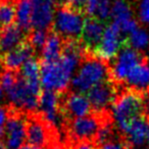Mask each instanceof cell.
I'll return each instance as SVG.
<instances>
[{
  "instance_id": "obj_38",
  "label": "cell",
  "mask_w": 149,
  "mask_h": 149,
  "mask_svg": "<svg viewBox=\"0 0 149 149\" xmlns=\"http://www.w3.org/2000/svg\"><path fill=\"white\" fill-rule=\"evenodd\" d=\"M147 145H148V149H149V139H148V142H147Z\"/></svg>"
},
{
  "instance_id": "obj_30",
  "label": "cell",
  "mask_w": 149,
  "mask_h": 149,
  "mask_svg": "<svg viewBox=\"0 0 149 149\" xmlns=\"http://www.w3.org/2000/svg\"><path fill=\"white\" fill-rule=\"evenodd\" d=\"M138 19L144 25H149V0H140L138 5Z\"/></svg>"
},
{
  "instance_id": "obj_22",
  "label": "cell",
  "mask_w": 149,
  "mask_h": 149,
  "mask_svg": "<svg viewBox=\"0 0 149 149\" xmlns=\"http://www.w3.org/2000/svg\"><path fill=\"white\" fill-rule=\"evenodd\" d=\"M15 23L24 32L33 28V6L31 0H17L15 5Z\"/></svg>"
},
{
  "instance_id": "obj_29",
  "label": "cell",
  "mask_w": 149,
  "mask_h": 149,
  "mask_svg": "<svg viewBox=\"0 0 149 149\" xmlns=\"http://www.w3.org/2000/svg\"><path fill=\"white\" fill-rule=\"evenodd\" d=\"M112 1H113V0H99V2H98L97 13H96V19L103 22V21H105L106 19L110 17Z\"/></svg>"
},
{
  "instance_id": "obj_20",
  "label": "cell",
  "mask_w": 149,
  "mask_h": 149,
  "mask_svg": "<svg viewBox=\"0 0 149 149\" xmlns=\"http://www.w3.org/2000/svg\"><path fill=\"white\" fill-rule=\"evenodd\" d=\"M125 83L136 91L149 89V62L144 60L138 64L130 72Z\"/></svg>"
},
{
  "instance_id": "obj_19",
  "label": "cell",
  "mask_w": 149,
  "mask_h": 149,
  "mask_svg": "<svg viewBox=\"0 0 149 149\" xmlns=\"http://www.w3.org/2000/svg\"><path fill=\"white\" fill-rule=\"evenodd\" d=\"M25 38V32L17 25L10 26L0 33V52L8 53L22 45Z\"/></svg>"
},
{
  "instance_id": "obj_1",
  "label": "cell",
  "mask_w": 149,
  "mask_h": 149,
  "mask_svg": "<svg viewBox=\"0 0 149 149\" xmlns=\"http://www.w3.org/2000/svg\"><path fill=\"white\" fill-rule=\"evenodd\" d=\"M82 52L74 42L64 46L59 59L41 63V85L44 90L53 92L64 91L72 84V78L81 64Z\"/></svg>"
},
{
  "instance_id": "obj_33",
  "label": "cell",
  "mask_w": 149,
  "mask_h": 149,
  "mask_svg": "<svg viewBox=\"0 0 149 149\" xmlns=\"http://www.w3.org/2000/svg\"><path fill=\"white\" fill-rule=\"evenodd\" d=\"M9 116L7 110L5 109L4 107H1L0 106V137L3 136V132H4V128L5 125H6V122L8 120Z\"/></svg>"
},
{
  "instance_id": "obj_8",
  "label": "cell",
  "mask_w": 149,
  "mask_h": 149,
  "mask_svg": "<svg viewBox=\"0 0 149 149\" xmlns=\"http://www.w3.org/2000/svg\"><path fill=\"white\" fill-rule=\"evenodd\" d=\"M27 122L19 114L9 116L3 132L5 149H21L27 141Z\"/></svg>"
},
{
  "instance_id": "obj_23",
  "label": "cell",
  "mask_w": 149,
  "mask_h": 149,
  "mask_svg": "<svg viewBox=\"0 0 149 149\" xmlns=\"http://www.w3.org/2000/svg\"><path fill=\"white\" fill-rule=\"evenodd\" d=\"M19 78L34 85H41V64L32 57L19 70ZM42 86V85H41Z\"/></svg>"
},
{
  "instance_id": "obj_16",
  "label": "cell",
  "mask_w": 149,
  "mask_h": 149,
  "mask_svg": "<svg viewBox=\"0 0 149 149\" xmlns=\"http://www.w3.org/2000/svg\"><path fill=\"white\" fill-rule=\"evenodd\" d=\"M27 142L40 148H44L49 144V130L42 120L33 118L27 122Z\"/></svg>"
},
{
  "instance_id": "obj_4",
  "label": "cell",
  "mask_w": 149,
  "mask_h": 149,
  "mask_svg": "<svg viewBox=\"0 0 149 149\" xmlns=\"http://www.w3.org/2000/svg\"><path fill=\"white\" fill-rule=\"evenodd\" d=\"M85 23V17L79 9L65 6L56 10L52 25L61 38L74 40L82 36Z\"/></svg>"
},
{
  "instance_id": "obj_28",
  "label": "cell",
  "mask_w": 149,
  "mask_h": 149,
  "mask_svg": "<svg viewBox=\"0 0 149 149\" xmlns=\"http://www.w3.org/2000/svg\"><path fill=\"white\" fill-rule=\"evenodd\" d=\"M17 79V74L13 72V70H6L3 72L0 77V88L5 92V94L15 85Z\"/></svg>"
},
{
  "instance_id": "obj_21",
  "label": "cell",
  "mask_w": 149,
  "mask_h": 149,
  "mask_svg": "<svg viewBox=\"0 0 149 149\" xmlns=\"http://www.w3.org/2000/svg\"><path fill=\"white\" fill-rule=\"evenodd\" d=\"M64 46L62 38L58 34H49L42 49V62H52L59 59L63 53Z\"/></svg>"
},
{
  "instance_id": "obj_24",
  "label": "cell",
  "mask_w": 149,
  "mask_h": 149,
  "mask_svg": "<svg viewBox=\"0 0 149 149\" xmlns=\"http://www.w3.org/2000/svg\"><path fill=\"white\" fill-rule=\"evenodd\" d=\"M128 42L130 47L137 51L145 50L149 47V33L145 29L138 27L128 35Z\"/></svg>"
},
{
  "instance_id": "obj_37",
  "label": "cell",
  "mask_w": 149,
  "mask_h": 149,
  "mask_svg": "<svg viewBox=\"0 0 149 149\" xmlns=\"http://www.w3.org/2000/svg\"><path fill=\"white\" fill-rule=\"evenodd\" d=\"M5 92L3 91L2 89H1V88H0V104L2 103V101L3 100H4V98H5Z\"/></svg>"
},
{
  "instance_id": "obj_2",
  "label": "cell",
  "mask_w": 149,
  "mask_h": 149,
  "mask_svg": "<svg viewBox=\"0 0 149 149\" xmlns=\"http://www.w3.org/2000/svg\"><path fill=\"white\" fill-rule=\"evenodd\" d=\"M109 70L100 58H88L80 64L72 78V87L74 92L87 94L94 87L108 81Z\"/></svg>"
},
{
  "instance_id": "obj_11",
  "label": "cell",
  "mask_w": 149,
  "mask_h": 149,
  "mask_svg": "<svg viewBox=\"0 0 149 149\" xmlns=\"http://www.w3.org/2000/svg\"><path fill=\"white\" fill-rule=\"evenodd\" d=\"M125 140L131 149L141 148L148 142L149 139V118L144 116L133 120L123 131Z\"/></svg>"
},
{
  "instance_id": "obj_34",
  "label": "cell",
  "mask_w": 149,
  "mask_h": 149,
  "mask_svg": "<svg viewBox=\"0 0 149 149\" xmlns=\"http://www.w3.org/2000/svg\"><path fill=\"white\" fill-rule=\"evenodd\" d=\"M74 149H99V147L92 141H81L76 144Z\"/></svg>"
},
{
  "instance_id": "obj_5",
  "label": "cell",
  "mask_w": 149,
  "mask_h": 149,
  "mask_svg": "<svg viewBox=\"0 0 149 149\" xmlns=\"http://www.w3.org/2000/svg\"><path fill=\"white\" fill-rule=\"evenodd\" d=\"M41 85H34L19 78L15 85L7 92V99L13 106L26 111H34L39 107Z\"/></svg>"
},
{
  "instance_id": "obj_12",
  "label": "cell",
  "mask_w": 149,
  "mask_h": 149,
  "mask_svg": "<svg viewBox=\"0 0 149 149\" xmlns=\"http://www.w3.org/2000/svg\"><path fill=\"white\" fill-rule=\"evenodd\" d=\"M44 120L49 125L57 126L61 122L60 97L57 92L44 90L39 98V107Z\"/></svg>"
},
{
  "instance_id": "obj_3",
  "label": "cell",
  "mask_w": 149,
  "mask_h": 149,
  "mask_svg": "<svg viewBox=\"0 0 149 149\" xmlns=\"http://www.w3.org/2000/svg\"><path fill=\"white\" fill-rule=\"evenodd\" d=\"M145 102L140 93L125 92L116 97L111 105V116L120 132L133 120L143 116Z\"/></svg>"
},
{
  "instance_id": "obj_35",
  "label": "cell",
  "mask_w": 149,
  "mask_h": 149,
  "mask_svg": "<svg viewBox=\"0 0 149 149\" xmlns=\"http://www.w3.org/2000/svg\"><path fill=\"white\" fill-rule=\"evenodd\" d=\"M68 6L76 9L83 8L84 2H85V0H68Z\"/></svg>"
},
{
  "instance_id": "obj_26",
  "label": "cell",
  "mask_w": 149,
  "mask_h": 149,
  "mask_svg": "<svg viewBox=\"0 0 149 149\" xmlns=\"http://www.w3.org/2000/svg\"><path fill=\"white\" fill-rule=\"evenodd\" d=\"M48 35L46 30L42 29H34V31L30 35V45L33 49H43L46 41L48 39Z\"/></svg>"
},
{
  "instance_id": "obj_7",
  "label": "cell",
  "mask_w": 149,
  "mask_h": 149,
  "mask_svg": "<svg viewBox=\"0 0 149 149\" xmlns=\"http://www.w3.org/2000/svg\"><path fill=\"white\" fill-rule=\"evenodd\" d=\"M143 60L141 53L131 47L123 48L114 58L111 66V76L116 82H125L130 72Z\"/></svg>"
},
{
  "instance_id": "obj_10",
  "label": "cell",
  "mask_w": 149,
  "mask_h": 149,
  "mask_svg": "<svg viewBox=\"0 0 149 149\" xmlns=\"http://www.w3.org/2000/svg\"><path fill=\"white\" fill-rule=\"evenodd\" d=\"M113 25L120 30L123 34L129 35L138 28V24L135 19L131 6L126 0H113L110 13Z\"/></svg>"
},
{
  "instance_id": "obj_36",
  "label": "cell",
  "mask_w": 149,
  "mask_h": 149,
  "mask_svg": "<svg viewBox=\"0 0 149 149\" xmlns=\"http://www.w3.org/2000/svg\"><path fill=\"white\" fill-rule=\"evenodd\" d=\"M21 149H44V148H40V147H37V146H33V145L26 144V145H24Z\"/></svg>"
},
{
  "instance_id": "obj_27",
  "label": "cell",
  "mask_w": 149,
  "mask_h": 149,
  "mask_svg": "<svg viewBox=\"0 0 149 149\" xmlns=\"http://www.w3.org/2000/svg\"><path fill=\"white\" fill-rule=\"evenodd\" d=\"M116 139L114 137V131L112 129V127L110 126L109 124H103L101 127H100L99 131H98L97 135H96V138L94 140L95 144L97 145L98 147L101 146L102 144L108 142V141H111Z\"/></svg>"
},
{
  "instance_id": "obj_39",
  "label": "cell",
  "mask_w": 149,
  "mask_h": 149,
  "mask_svg": "<svg viewBox=\"0 0 149 149\" xmlns=\"http://www.w3.org/2000/svg\"><path fill=\"white\" fill-rule=\"evenodd\" d=\"M148 107H149V105H148Z\"/></svg>"
},
{
  "instance_id": "obj_13",
  "label": "cell",
  "mask_w": 149,
  "mask_h": 149,
  "mask_svg": "<svg viewBox=\"0 0 149 149\" xmlns=\"http://www.w3.org/2000/svg\"><path fill=\"white\" fill-rule=\"evenodd\" d=\"M116 90L114 85L108 81L94 87L88 92L87 95L92 108L96 111H102L113 104L116 99Z\"/></svg>"
},
{
  "instance_id": "obj_9",
  "label": "cell",
  "mask_w": 149,
  "mask_h": 149,
  "mask_svg": "<svg viewBox=\"0 0 149 149\" xmlns=\"http://www.w3.org/2000/svg\"><path fill=\"white\" fill-rule=\"evenodd\" d=\"M102 124L95 116H83L72 120L70 124V134L72 139L78 142L95 140L96 135Z\"/></svg>"
},
{
  "instance_id": "obj_18",
  "label": "cell",
  "mask_w": 149,
  "mask_h": 149,
  "mask_svg": "<svg viewBox=\"0 0 149 149\" xmlns=\"http://www.w3.org/2000/svg\"><path fill=\"white\" fill-rule=\"evenodd\" d=\"M34 49L30 44H22L19 47L4 54L3 64L8 70H21V68L33 57Z\"/></svg>"
},
{
  "instance_id": "obj_32",
  "label": "cell",
  "mask_w": 149,
  "mask_h": 149,
  "mask_svg": "<svg viewBox=\"0 0 149 149\" xmlns=\"http://www.w3.org/2000/svg\"><path fill=\"white\" fill-rule=\"evenodd\" d=\"M98 2L99 0H85L83 5V9L88 15L90 17H96V13H97L98 8Z\"/></svg>"
},
{
  "instance_id": "obj_25",
  "label": "cell",
  "mask_w": 149,
  "mask_h": 149,
  "mask_svg": "<svg viewBox=\"0 0 149 149\" xmlns=\"http://www.w3.org/2000/svg\"><path fill=\"white\" fill-rule=\"evenodd\" d=\"M15 22V5L11 1L0 2V30L13 26Z\"/></svg>"
},
{
  "instance_id": "obj_31",
  "label": "cell",
  "mask_w": 149,
  "mask_h": 149,
  "mask_svg": "<svg viewBox=\"0 0 149 149\" xmlns=\"http://www.w3.org/2000/svg\"><path fill=\"white\" fill-rule=\"evenodd\" d=\"M99 149H131L125 139H113L102 144Z\"/></svg>"
},
{
  "instance_id": "obj_15",
  "label": "cell",
  "mask_w": 149,
  "mask_h": 149,
  "mask_svg": "<svg viewBox=\"0 0 149 149\" xmlns=\"http://www.w3.org/2000/svg\"><path fill=\"white\" fill-rule=\"evenodd\" d=\"M63 107L66 114L72 120L89 116L91 114V110L93 109L87 95L78 92L68 94L64 100Z\"/></svg>"
},
{
  "instance_id": "obj_14",
  "label": "cell",
  "mask_w": 149,
  "mask_h": 149,
  "mask_svg": "<svg viewBox=\"0 0 149 149\" xmlns=\"http://www.w3.org/2000/svg\"><path fill=\"white\" fill-rule=\"evenodd\" d=\"M33 6V28L47 30L55 17V0H31Z\"/></svg>"
},
{
  "instance_id": "obj_17",
  "label": "cell",
  "mask_w": 149,
  "mask_h": 149,
  "mask_svg": "<svg viewBox=\"0 0 149 149\" xmlns=\"http://www.w3.org/2000/svg\"><path fill=\"white\" fill-rule=\"evenodd\" d=\"M104 30H105V26L103 25V22L100 19L96 17L86 19L83 33L81 36L84 44L90 49L95 50L98 44L100 43Z\"/></svg>"
},
{
  "instance_id": "obj_6",
  "label": "cell",
  "mask_w": 149,
  "mask_h": 149,
  "mask_svg": "<svg viewBox=\"0 0 149 149\" xmlns=\"http://www.w3.org/2000/svg\"><path fill=\"white\" fill-rule=\"evenodd\" d=\"M124 34L120 30L113 24H109L105 27L103 36H102L100 43L98 44L95 51L98 58L102 60H111L116 57L120 51L123 49V41H124Z\"/></svg>"
}]
</instances>
